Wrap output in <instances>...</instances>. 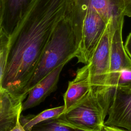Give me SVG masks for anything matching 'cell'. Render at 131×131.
<instances>
[{"instance_id": "cell-1", "label": "cell", "mask_w": 131, "mask_h": 131, "mask_svg": "<svg viewBox=\"0 0 131 131\" xmlns=\"http://www.w3.org/2000/svg\"><path fill=\"white\" fill-rule=\"evenodd\" d=\"M72 0H29L8 39L9 51L2 84L26 98L43 51Z\"/></svg>"}, {"instance_id": "cell-2", "label": "cell", "mask_w": 131, "mask_h": 131, "mask_svg": "<svg viewBox=\"0 0 131 131\" xmlns=\"http://www.w3.org/2000/svg\"><path fill=\"white\" fill-rule=\"evenodd\" d=\"M85 11V7L79 0L72 1L66 15L58 23L48 41L29 86L28 94L53 70L77 57Z\"/></svg>"}, {"instance_id": "cell-3", "label": "cell", "mask_w": 131, "mask_h": 131, "mask_svg": "<svg viewBox=\"0 0 131 131\" xmlns=\"http://www.w3.org/2000/svg\"><path fill=\"white\" fill-rule=\"evenodd\" d=\"M113 18L108 21L102 37L86 64L91 90L108 109L113 97V94L107 88L110 70V43Z\"/></svg>"}, {"instance_id": "cell-4", "label": "cell", "mask_w": 131, "mask_h": 131, "mask_svg": "<svg viewBox=\"0 0 131 131\" xmlns=\"http://www.w3.org/2000/svg\"><path fill=\"white\" fill-rule=\"evenodd\" d=\"M107 113L100 99L91 90L84 98L58 117L86 131H102Z\"/></svg>"}, {"instance_id": "cell-5", "label": "cell", "mask_w": 131, "mask_h": 131, "mask_svg": "<svg viewBox=\"0 0 131 131\" xmlns=\"http://www.w3.org/2000/svg\"><path fill=\"white\" fill-rule=\"evenodd\" d=\"M124 16L121 12L117 10L112 21L110 43V70L107 88L113 94L121 71L131 69V59L124 48L122 40Z\"/></svg>"}, {"instance_id": "cell-6", "label": "cell", "mask_w": 131, "mask_h": 131, "mask_svg": "<svg viewBox=\"0 0 131 131\" xmlns=\"http://www.w3.org/2000/svg\"><path fill=\"white\" fill-rule=\"evenodd\" d=\"M84 7L85 11L82 24L80 49L76 58L78 62L87 64L102 37L108 22L91 7Z\"/></svg>"}, {"instance_id": "cell-7", "label": "cell", "mask_w": 131, "mask_h": 131, "mask_svg": "<svg viewBox=\"0 0 131 131\" xmlns=\"http://www.w3.org/2000/svg\"><path fill=\"white\" fill-rule=\"evenodd\" d=\"M105 125L131 131V89L116 87Z\"/></svg>"}, {"instance_id": "cell-8", "label": "cell", "mask_w": 131, "mask_h": 131, "mask_svg": "<svg viewBox=\"0 0 131 131\" xmlns=\"http://www.w3.org/2000/svg\"><path fill=\"white\" fill-rule=\"evenodd\" d=\"M66 64L57 67L29 91L27 98L23 102V111L38 105L56 90L60 74Z\"/></svg>"}, {"instance_id": "cell-9", "label": "cell", "mask_w": 131, "mask_h": 131, "mask_svg": "<svg viewBox=\"0 0 131 131\" xmlns=\"http://www.w3.org/2000/svg\"><path fill=\"white\" fill-rule=\"evenodd\" d=\"M25 100L7 90L0 91V131H10L15 125Z\"/></svg>"}, {"instance_id": "cell-10", "label": "cell", "mask_w": 131, "mask_h": 131, "mask_svg": "<svg viewBox=\"0 0 131 131\" xmlns=\"http://www.w3.org/2000/svg\"><path fill=\"white\" fill-rule=\"evenodd\" d=\"M91 90L89 70L85 64L77 70L75 77L69 81L68 88L63 95L64 112L84 98Z\"/></svg>"}, {"instance_id": "cell-11", "label": "cell", "mask_w": 131, "mask_h": 131, "mask_svg": "<svg viewBox=\"0 0 131 131\" xmlns=\"http://www.w3.org/2000/svg\"><path fill=\"white\" fill-rule=\"evenodd\" d=\"M64 111V105L45 110L36 115L24 116L20 115L19 121L26 131H31L36 125L43 121L56 118L61 115Z\"/></svg>"}, {"instance_id": "cell-12", "label": "cell", "mask_w": 131, "mask_h": 131, "mask_svg": "<svg viewBox=\"0 0 131 131\" xmlns=\"http://www.w3.org/2000/svg\"><path fill=\"white\" fill-rule=\"evenodd\" d=\"M85 6L95 10L105 21L108 22L117 11L114 0H80Z\"/></svg>"}, {"instance_id": "cell-13", "label": "cell", "mask_w": 131, "mask_h": 131, "mask_svg": "<svg viewBox=\"0 0 131 131\" xmlns=\"http://www.w3.org/2000/svg\"><path fill=\"white\" fill-rule=\"evenodd\" d=\"M31 131H86L77 127L60 117L51 119L34 126Z\"/></svg>"}, {"instance_id": "cell-14", "label": "cell", "mask_w": 131, "mask_h": 131, "mask_svg": "<svg viewBox=\"0 0 131 131\" xmlns=\"http://www.w3.org/2000/svg\"><path fill=\"white\" fill-rule=\"evenodd\" d=\"M9 51V45L7 37L6 40L0 47V91H2L6 90L3 88L2 82L8 58Z\"/></svg>"}, {"instance_id": "cell-15", "label": "cell", "mask_w": 131, "mask_h": 131, "mask_svg": "<svg viewBox=\"0 0 131 131\" xmlns=\"http://www.w3.org/2000/svg\"><path fill=\"white\" fill-rule=\"evenodd\" d=\"M29 0H7L9 12L13 17L18 16L23 11Z\"/></svg>"}, {"instance_id": "cell-16", "label": "cell", "mask_w": 131, "mask_h": 131, "mask_svg": "<svg viewBox=\"0 0 131 131\" xmlns=\"http://www.w3.org/2000/svg\"><path fill=\"white\" fill-rule=\"evenodd\" d=\"M117 86L131 89V69L121 71L116 87Z\"/></svg>"}, {"instance_id": "cell-17", "label": "cell", "mask_w": 131, "mask_h": 131, "mask_svg": "<svg viewBox=\"0 0 131 131\" xmlns=\"http://www.w3.org/2000/svg\"><path fill=\"white\" fill-rule=\"evenodd\" d=\"M117 11L124 16L131 17V0H114Z\"/></svg>"}, {"instance_id": "cell-18", "label": "cell", "mask_w": 131, "mask_h": 131, "mask_svg": "<svg viewBox=\"0 0 131 131\" xmlns=\"http://www.w3.org/2000/svg\"><path fill=\"white\" fill-rule=\"evenodd\" d=\"M124 46L128 55L131 59V32L128 35Z\"/></svg>"}, {"instance_id": "cell-19", "label": "cell", "mask_w": 131, "mask_h": 131, "mask_svg": "<svg viewBox=\"0 0 131 131\" xmlns=\"http://www.w3.org/2000/svg\"><path fill=\"white\" fill-rule=\"evenodd\" d=\"M8 34L4 31L3 27L0 28V47L5 42L8 37Z\"/></svg>"}, {"instance_id": "cell-20", "label": "cell", "mask_w": 131, "mask_h": 131, "mask_svg": "<svg viewBox=\"0 0 131 131\" xmlns=\"http://www.w3.org/2000/svg\"><path fill=\"white\" fill-rule=\"evenodd\" d=\"M102 131H128V130L122 128L104 125Z\"/></svg>"}, {"instance_id": "cell-21", "label": "cell", "mask_w": 131, "mask_h": 131, "mask_svg": "<svg viewBox=\"0 0 131 131\" xmlns=\"http://www.w3.org/2000/svg\"><path fill=\"white\" fill-rule=\"evenodd\" d=\"M5 10V0H0V28L2 27V21Z\"/></svg>"}, {"instance_id": "cell-22", "label": "cell", "mask_w": 131, "mask_h": 131, "mask_svg": "<svg viewBox=\"0 0 131 131\" xmlns=\"http://www.w3.org/2000/svg\"><path fill=\"white\" fill-rule=\"evenodd\" d=\"M19 117L18 118L16 123L15 125L14 126V127L12 129H11L10 131H26L24 128V127L22 126L21 124L20 123Z\"/></svg>"}, {"instance_id": "cell-23", "label": "cell", "mask_w": 131, "mask_h": 131, "mask_svg": "<svg viewBox=\"0 0 131 131\" xmlns=\"http://www.w3.org/2000/svg\"><path fill=\"white\" fill-rule=\"evenodd\" d=\"M75 1H79V0H75Z\"/></svg>"}]
</instances>
